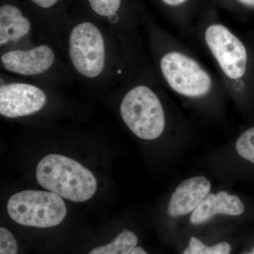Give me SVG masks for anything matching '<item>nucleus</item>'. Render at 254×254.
<instances>
[{
  "label": "nucleus",
  "mask_w": 254,
  "mask_h": 254,
  "mask_svg": "<svg viewBox=\"0 0 254 254\" xmlns=\"http://www.w3.org/2000/svg\"><path fill=\"white\" fill-rule=\"evenodd\" d=\"M36 180L43 188L73 202L91 199L98 188L91 170L72 158L50 154L37 165Z\"/></svg>",
  "instance_id": "obj_1"
},
{
  "label": "nucleus",
  "mask_w": 254,
  "mask_h": 254,
  "mask_svg": "<svg viewBox=\"0 0 254 254\" xmlns=\"http://www.w3.org/2000/svg\"><path fill=\"white\" fill-rule=\"evenodd\" d=\"M160 68L170 89L187 99L204 100L216 92L213 76L184 50L173 48L164 53Z\"/></svg>",
  "instance_id": "obj_2"
},
{
  "label": "nucleus",
  "mask_w": 254,
  "mask_h": 254,
  "mask_svg": "<svg viewBox=\"0 0 254 254\" xmlns=\"http://www.w3.org/2000/svg\"><path fill=\"white\" fill-rule=\"evenodd\" d=\"M120 114L127 127L141 139H156L165 130L166 118L161 100L145 85L127 92L120 105Z\"/></svg>",
  "instance_id": "obj_3"
},
{
  "label": "nucleus",
  "mask_w": 254,
  "mask_h": 254,
  "mask_svg": "<svg viewBox=\"0 0 254 254\" xmlns=\"http://www.w3.org/2000/svg\"><path fill=\"white\" fill-rule=\"evenodd\" d=\"M6 209L10 218L16 223L38 228L57 226L66 215L63 198L43 190L18 192L8 200Z\"/></svg>",
  "instance_id": "obj_4"
},
{
  "label": "nucleus",
  "mask_w": 254,
  "mask_h": 254,
  "mask_svg": "<svg viewBox=\"0 0 254 254\" xmlns=\"http://www.w3.org/2000/svg\"><path fill=\"white\" fill-rule=\"evenodd\" d=\"M203 38L230 88L232 84L240 83L247 73L248 65V53L245 44L220 23L208 26Z\"/></svg>",
  "instance_id": "obj_5"
},
{
  "label": "nucleus",
  "mask_w": 254,
  "mask_h": 254,
  "mask_svg": "<svg viewBox=\"0 0 254 254\" xmlns=\"http://www.w3.org/2000/svg\"><path fill=\"white\" fill-rule=\"evenodd\" d=\"M68 52L71 63L82 76L95 78L104 69L105 47L100 30L90 22L75 26L69 37Z\"/></svg>",
  "instance_id": "obj_6"
},
{
  "label": "nucleus",
  "mask_w": 254,
  "mask_h": 254,
  "mask_svg": "<svg viewBox=\"0 0 254 254\" xmlns=\"http://www.w3.org/2000/svg\"><path fill=\"white\" fill-rule=\"evenodd\" d=\"M46 93L41 88L26 83H11L0 88V114L5 118L28 116L43 109Z\"/></svg>",
  "instance_id": "obj_7"
},
{
  "label": "nucleus",
  "mask_w": 254,
  "mask_h": 254,
  "mask_svg": "<svg viewBox=\"0 0 254 254\" xmlns=\"http://www.w3.org/2000/svg\"><path fill=\"white\" fill-rule=\"evenodd\" d=\"M53 50L47 46H40L29 50H14L1 56L5 69L23 76L41 74L49 69L55 63Z\"/></svg>",
  "instance_id": "obj_8"
},
{
  "label": "nucleus",
  "mask_w": 254,
  "mask_h": 254,
  "mask_svg": "<svg viewBox=\"0 0 254 254\" xmlns=\"http://www.w3.org/2000/svg\"><path fill=\"white\" fill-rule=\"evenodd\" d=\"M211 185L204 177H194L182 182L172 194L168 213L178 217L194 211L209 194Z\"/></svg>",
  "instance_id": "obj_9"
},
{
  "label": "nucleus",
  "mask_w": 254,
  "mask_h": 254,
  "mask_svg": "<svg viewBox=\"0 0 254 254\" xmlns=\"http://www.w3.org/2000/svg\"><path fill=\"white\" fill-rule=\"evenodd\" d=\"M244 211L245 205L238 196L220 191L207 195L190 215V221L192 224L203 223L218 214L237 216Z\"/></svg>",
  "instance_id": "obj_10"
},
{
  "label": "nucleus",
  "mask_w": 254,
  "mask_h": 254,
  "mask_svg": "<svg viewBox=\"0 0 254 254\" xmlns=\"http://www.w3.org/2000/svg\"><path fill=\"white\" fill-rule=\"evenodd\" d=\"M31 23L16 6L5 4L0 8V45L18 41L27 35Z\"/></svg>",
  "instance_id": "obj_11"
},
{
  "label": "nucleus",
  "mask_w": 254,
  "mask_h": 254,
  "mask_svg": "<svg viewBox=\"0 0 254 254\" xmlns=\"http://www.w3.org/2000/svg\"><path fill=\"white\" fill-rule=\"evenodd\" d=\"M138 244L136 234L124 230L110 243L93 249L88 254H129Z\"/></svg>",
  "instance_id": "obj_12"
},
{
  "label": "nucleus",
  "mask_w": 254,
  "mask_h": 254,
  "mask_svg": "<svg viewBox=\"0 0 254 254\" xmlns=\"http://www.w3.org/2000/svg\"><path fill=\"white\" fill-rule=\"evenodd\" d=\"M231 246L227 242H221L213 247H207L195 237H191L190 245L183 254H230Z\"/></svg>",
  "instance_id": "obj_13"
},
{
  "label": "nucleus",
  "mask_w": 254,
  "mask_h": 254,
  "mask_svg": "<svg viewBox=\"0 0 254 254\" xmlns=\"http://www.w3.org/2000/svg\"><path fill=\"white\" fill-rule=\"evenodd\" d=\"M235 147L241 157L254 164V127L239 136Z\"/></svg>",
  "instance_id": "obj_14"
},
{
  "label": "nucleus",
  "mask_w": 254,
  "mask_h": 254,
  "mask_svg": "<svg viewBox=\"0 0 254 254\" xmlns=\"http://www.w3.org/2000/svg\"><path fill=\"white\" fill-rule=\"evenodd\" d=\"M92 9L101 16H110L118 11L121 0H88Z\"/></svg>",
  "instance_id": "obj_15"
},
{
  "label": "nucleus",
  "mask_w": 254,
  "mask_h": 254,
  "mask_svg": "<svg viewBox=\"0 0 254 254\" xmlns=\"http://www.w3.org/2000/svg\"><path fill=\"white\" fill-rule=\"evenodd\" d=\"M18 245L14 235L7 229L0 228V254H17Z\"/></svg>",
  "instance_id": "obj_16"
},
{
  "label": "nucleus",
  "mask_w": 254,
  "mask_h": 254,
  "mask_svg": "<svg viewBox=\"0 0 254 254\" xmlns=\"http://www.w3.org/2000/svg\"><path fill=\"white\" fill-rule=\"evenodd\" d=\"M35 4L43 8H50L54 6L58 0H31Z\"/></svg>",
  "instance_id": "obj_17"
},
{
  "label": "nucleus",
  "mask_w": 254,
  "mask_h": 254,
  "mask_svg": "<svg viewBox=\"0 0 254 254\" xmlns=\"http://www.w3.org/2000/svg\"><path fill=\"white\" fill-rule=\"evenodd\" d=\"M165 4L171 6H177L183 4L187 0H162Z\"/></svg>",
  "instance_id": "obj_18"
},
{
  "label": "nucleus",
  "mask_w": 254,
  "mask_h": 254,
  "mask_svg": "<svg viewBox=\"0 0 254 254\" xmlns=\"http://www.w3.org/2000/svg\"><path fill=\"white\" fill-rule=\"evenodd\" d=\"M129 254H148L143 248L140 247H136Z\"/></svg>",
  "instance_id": "obj_19"
},
{
  "label": "nucleus",
  "mask_w": 254,
  "mask_h": 254,
  "mask_svg": "<svg viewBox=\"0 0 254 254\" xmlns=\"http://www.w3.org/2000/svg\"><path fill=\"white\" fill-rule=\"evenodd\" d=\"M237 1L247 6H254V0H237Z\"/></svg>",
  "instance_id": "obj_20"
},
{
  "label": "nucleus",
  "mask_w": 254,
  "mask_h": 254,
  "mask_svg": "<svg viewBox=\"0 0 254 254\" xmlns=\"http://www.w3.org/2000/svg\"><path fill=\"white\" fill-rule=\"evenodd\" d=\"M254 254V250H253V252H252V253H249V254Z\"/></svg>",
  "instance_id": "obj_21"
}]
</instances>
